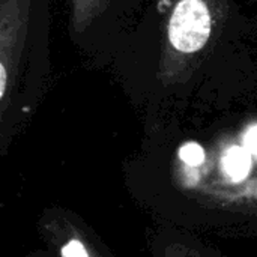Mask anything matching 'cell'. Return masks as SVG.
I'll return each instance as SVG.
<instances>
[{"label":"cell","mask_w":257,"mask_h":257,"mask_svg":"<svg viewBox=\"0 0 257 257\" xmlns=\"http://www.w3.org/2000/svg\"><path fill=\"white\" fill-rule=\"evenodd\" d=\"M179 157L185 164L196 167V166H200L205 161V151L197 143H185L179 149Z\"/></svg>","instance_id":"cell-5"},{"label":"cell","mask_w":257,"mask_h":257,"mask_svg":"<svg viewBox=\"0 0 257 257\" xmlns=\"http://www.w3.org/2000/svg\"><path fill=\"white\" fill-rule=\"evenodd\" d=\"M223 167L232 181L239 182L247 178L251 169V154L245 148L232 146L223 157Z\"/></svg>","instance_id":"cell-4"},{"label":"cell","mask_w":257,"mask_h":257,"mask_svg":"<svg viewBox=\"0 0 257 257\" xmlns=\"http://www.w3.org/2000/svg\"><path fill=\"white\" fill-rule=\"evenodd\" d=\"M166 27L160 56L164 84L187 81L220 36L229 0H164Z\"/></svg>","instance_id":"cell-1"},{"label":"cell","mask_w":257,"mask_h":257,"mask_svg":"<svg viewBox=\"0 0 257 257\" xmlns=\"http://www.w3.org/2000/svg\"><path fill=\"white\" fill-rule=\"evenodd\" d=\"M244 148L251 154L257 157V125L251 126L245 136H244Z\"/></svg>","instance_id":"cell-7"},{"label":"cell","mask_w":257,"mask_h":257,"mask_svg":"<svg viewBox=\"0 0 257 257\" xmlns=\"http://www.w3.org/2000/svg\"><path fill=\"white\" fill-rule=\"evenodd\" d=\"M110 0H71V24L80 33L86 30L108 6Z\"/></svg>","instance_id":"cell-3"},{"label":"cell","mask_w":257,"mask_h":257,"mask_svg":"<svg viewBox=\"0 0 257 257\" xmlns=\"http://www.w3.org/2000/svg\"><path fill=\"white\" fill-rule=\"evenodd\" d=\"M62 256L63 257H87V253L84 250V247L78 242V241H71L68 242L63 250H62Z\"/></svg>","instance_id":"cell-6"},{"label":"cell","mask_w":257,"mask_h":257,"mask_svg":"<svg viewBox=\"0 0 257 257\" xmlns=\"http://www.w3.org/2000/svg\"><path fill=\"white\" fill-rule=\"evenodd\" d=\"M29 0H2L0 8V101L5 104L17 80L29 29Z\"/></svg>","instance_id":"cell-2"}]
</instances>
